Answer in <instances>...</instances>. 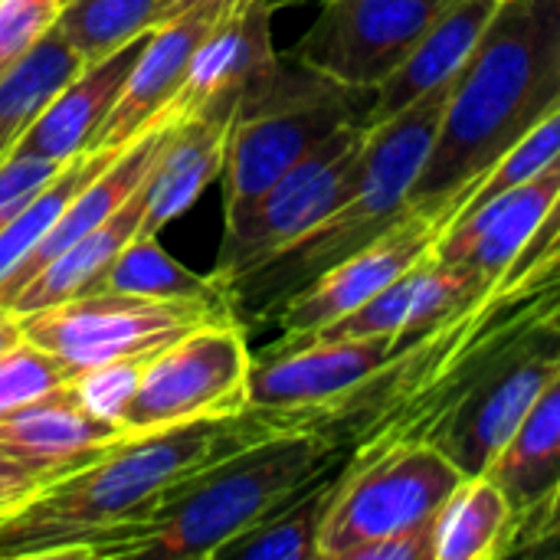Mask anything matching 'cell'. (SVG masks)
I'll return each mask as SVG.
<instances>
[{"label":"cell","instance_id":"14","mask_svg":"<svg viewBox=\"0 0 560 560\" xmlns=\"http://www.w3.org/2000/svg\"><path fill=\"white\" fill-rule=\"evenodd\" d=\"M272 13L262 0H240L223 10L200 36L167 115L233 118L282 62L272 43Z\"/></svg>","mask_w":560,"mask_h":560},{"label":"cell","instance_id":"36","mask_svg":"<svg viewBox=\"0 0 560 560\" xmlns=\"http://www.w3.org/2000/svg\"><path fill=\"white\" fill-rule=\"evenodd\" d=\"M502 558H560V482L538 509L515 522Z\"/></svg>","mask_w":560,"mask_h":560},{"label":"cell","instance_id":"12","mask_svg":"<svg viewBox=\"0 0 560 560\" xmlns=\"http://www.w3.org/2000/svg\"><path fill=\"white\" fill-rule=\"evenodd\" d=\"M450 3L453 0H322V13L285 56L345 89L377 92Z\"/></svg>","mask_w":560,"mask_h":560},{"label":"cell","instance_id":"29","mask_svg":"<svg viewBox=\"0 0 560 560\" xmlns=\"http://www.w3.org/2000/svg\"><path fill=\"white\" fill-rule=\"evenodd\" d=\"M92 292H118V295H148V299H200L230 292L213 276L194 272L190 266L177 262L164 246L161 236L135 233V240L115 256L108 272Z\"/></svg>","mask_w":560,"mask_h":560},{"label":"cell","instance_id":"34","mask_svg":"<svg viewBox=\"0 0 560 560\" xmlns=\"http://www.w3.org/2000/svg\"><path fill=\"white\" fill-rule=\"evenodd\" d=\"M62 0H0V79L56 33Z\"/></svg>","mask_w":560,"mask_h":560},{"label":"cell","instance_id":"2","mask_svg":"<svg viewBox=\"0 0 560 560\" xmlns=\"http://www.w3.org/2000/svg\"><path fill=\"white\" fill-rule=\"evenodd\" d=\"M558 105L560 0H502L453 75L410 207L459 210L469 187Z\"/></svg>","mask_w":560,"mask_h":560},{"label":"cell","instance_id":"10","mask_svg":"<svg viewBox=\"0 0 560 560\" xmlns=\"http://www.w3.org/2000/svg\"><path fill=\"white\" fill-rule=\"evenodd\" d=\"M253 351L243 318L207 322L144 361L138 390L121 417L128 436L233 417L249 407Z\"/></svg>","mask_w":560,"mask_h":560},{"label":"cell","instance_id":"27","mask_svg":"<svg viewBox=\"0 0 560 560\" xmlns=\"http://www.w3.org/2000/svg\"><path fill=\"white\" fill-rule=\"evenodd\" d=\"M341 466H335L325 479H318L285 509L223 545L217 551V560H318V532Z\"/></svg>","mask_w":560,"mask_h":560},{"label":"cell","instance_id":"24","mask_svg":"<svg viewBox=\"0 0 560 560\" xmlns=\"http://www.w3.org/2000/svg\"><path fill=\"white\" fill-rule=\"evenodd\" d=\"M141 220H144V187L118 213H112L92 233H85L82 240L66 246L59 256H52L13 295L10 308L16 315H26V312L49 308V305L66 302V299H75L82 292H92L102 282V276L108 272V266L115 262V256L135 240V233L141 230Z\"/></svg>","mask_w":560,"mask_h":560},{"label":"cell","instance_id":"5","mask_svg":"<svg viewBox=\"0 0 560 560\" xmlns=\"http://www.w3.org/2000/svg\"><path fill=\"white\" fill-rule=\"evenodd\" d=\"M374 92L345 89L282 52L279 69L233 115L223 158V213L256 200L315 144L348 121H368Z\"/></svg>","mask_w":560,"mask_h":560},{"label":"cell","instance_id":"21","mask_svg":"<svg viewBox=\"0 0 560 560\" xmlns=\"http://www.w3.org/2000/svg\"><path fill=\"white\" fill-rule=\"evenodd\" d=\"M141 43L144 39H135L131 46L112 52L108 59L82 66L39 108V115L30 121V128L23 131V138L13 151L46 158V161H59V164L82 154L89 148V141L95 138L98 125L105 121V115L112 112Z\"/></svg>","mask_w":560,"mask_h":560},{"label":"cell","instance_id":"30","mask_svg":"<svg viewBox=\"0 0 560 560\" xmlns=\"http://www.w3.org/2000/svg\"><path fill=\"white\" fill-rule=\"evenodd\" d=\"M125 151V148H121ZM118 151H98L89 148L82 154H75L72 161H66L59 167V174L30 197V203L0 230V282L43 243V236L52 230V223L62 217L66 203L115 158Z\"/></svg>","mask_w":560,"mask_h":560},{"label":"cell","instance_id":"3","mask_svg":"<svg viewBox=\"0 0 560 560\" xmlns=\"http://www.w3.org/2000/svg\"><path fill=\"white\" fill-rule=\"evenodd\" d=\"M351 456L325 433L262 436L190 476L118 560H217V551L256 528Z\"/></svg>","mask_w":560,"mask_h":560},{"label":"cell","instance_id":"35","mask_svg":"<svg viewBox=\"0 0 560 560\" xmlns=\"http://www.w3.org/2000/svg\"><path fill=\"white\" fill-rule=\"evenodd\" d=\"M62 164L33 154H16V151L0 164V230L30 203L36 190H43L59 174Z\"/></svg>","mask_w":560,"mask_h":560},{"label":"cell","instance_id":"18","mask_svg":"<svg viewBox=\"0 0 560 560\" xmlns=\"http://www.w3.org/2000/svg\"><path fill=\"white\" fill-rule=\"evenodd\" d=\"M125 440V430L82 410L66 387L0 413V450L43 472L49 482L102 459Z\"/></svg>","mask_w":560,"mask_h":560},{"label":"cell","instance_id":"9","mask_svg":"<svg viewBox=\"0 0 560 560\" xmlns=\"http://www.w3.org/2000/svg\"><path fill=\"white\" fill-rule=\"evenodd\" d=\"M560 368V345L528 338L466 371L404 436L433 443L463 476H482Z\"/></svg>","mask_w":560,"mask_h":560},{"label":"cell","instance_id":"4","mask_svg":"<svg viewBox=\"0 0 560 560\" xmlns=\"http://www.w3.org/2000/svg\"><path fill=\"white\" fill-rule=\"evenodd\" d=\"M450 85L453 82L427 92L394 118L371 125L348 197L282 256L230 289L236 312L243 308L253 318L289 299L361 246L374 243L410 210V190L436 138Z\"/></svg>","mask_w":560,"mask_h":560},{"label":"cell","instance_id":"1","mask_svg":"<svg viewBox=\"0 0 560 560\" xmlns=\"http://www.w3.org/2000/svg\"><path fill=\"white\" fill-rule=\"evenodd\" d=\"M279 433L266 410L128 436L102 459L43 486L0 522V560H118L158 509L210 463Z\"/></svg>","mask_w":560,"mask_h":560},{"label":"cell","instance_id":"25","mask_svg":"<svg viewBox=\"0 0 560 560\" xmlns=\"http://www.w3.org/2000/svg\"><path fill=\"white\" fill-rule=\"evenodd\" d=\"M515 512L505 492L482 472L466 476L433 522V560L502 558Z\"/></svg>","mask_w":560,"mask_h":560},{"label":"cell","instance_id":"20","mask_svg":"<svg viewBox=\"0 0 560 560\" xmlns=\"http://www.w3.org/2000/svg\"><path fill=\"white\" fill-rule=\"evenodd\" d=\"M502 0H453L417 39L407 59L377 85L368 125L394 118L427 92L453 82V75L472 56L479 36L486 33L489 20L495 16Z\"/></svg>","mask_w":560,"mask_h":560},{"label":"cell","instance_id":"17","mask_svg":"<svg viewBox=\"0 0 560 560\" xmlns=\"http://www.w3.org/2000/svg\"><path fill=\"white\" fill-rule=\"evenodd\" d=\"M492 292V282L443 266L433 253L423 256L413 269H407L400 279H394L387 289H381L371 302L348 312L345 318L295 338H374V335H420L433 328L440 318H446L453 308L472 302L476 295ZM289 338V335H282Z\"/></svg>","mask_w":560,"mask_h":560},{"label":"cell","instance_id":"15","mask_svg":"<svg viewBox=\"0 0 560 560\" xmlns=\"http://www.w3.org/2000/svg\"><path fill=\"white\" fill-rule=\"evenodd\" d=\"M223 10L194 7L180 16L164 20L161 26H154L144 36L118 98H115L112 112L105 115V121L98 125L89 148L121 151V148L135 144L148 128H154L158 121L167 118V108L184 82L190 56H194L200 36L210 30V23Z\"/></svg>","mask_w":560,"mask_h":560},{"label":"cell","instance_id":"13","mask_svg":"<svg viewBox=\"0 0 560 560\" xmlns=\"http://www.w3.org/2000/svg\"><path fill=\"white\" fill-rule=\"evenodd\" d=\"M456 207H410L387 233H381L374 243L361 246L289 299L269 305L266 312L253 315L256 325H276L282 335H312L348 312L371 302L381 289H387L394 279H400L407 269H413L423 256L433 253L436 240L450 226Z\"/></svg>","mask_w":560,"mask_h":560},{"label":"cell","instance_id":"33","mask_svg":"<svg viewBox=\"0 0 560 560\" xmlns=\"http://www.w3.org/2000/svg\"><path fill=\"white\" fill-rule=\"evenodd\" d=\"M141 368L144 361H105V364H92L82 368L69 377L66 390L69 397L89 410L92 417L115 423L121 430V417L138 390L141 381Z\"/></svg>","mask_w":560,"mask_h":560},{"label":"cell","instance_id":"6","mask_svg":"<svg viewBox=\"0 0 560 560\" xmlns=\"http://www.w3.org/2000/svg\"><path fill=\"white\" fill-rule=\"evenodd\" d=\"M466 476L423 440L351 450L318 532V560H354L368 545L430 525Z\"/></svg>","mask_w":560,"mask_h":560},{"label":"cell","instance_id":"37","mask_svg":"<svg viewBox=\"0 0 560 560\" xmlns=\"http://www.w3.org/2000/svg\"><path fill=\"white\" fill-rule=\"evenodd\" d=\"M560 256V194L551 203L548 217L541 220V226L532 233V240L525 243V249L518 253V259L502 272V279L492 285V292H505L518 282H525L528 276H535L538 269H545L548 262H555Z\"/></svg>","mask_w":560,"mask_h":560},{"label":"cell","instance_id":"26","mask_svg":"<svg viewBox=\"0 0 560 560\" xmlns=\"http://www.w3.org/2000/svg\"><path fill=\"white\" fill-rule=\"evenodd\" d=\"M171 0H62L56 33L82 66L144 39L167 20Z\"/></svg>","mask_w":560,"mask_h":560},{"label":"cell","instance_id":"41","mask_svg":"<svg viewBox=\"0 0 560 560\" xmlns=\"http://www.w3.org/2000/svg\"><path fill=\"white\" fill-rule=\"evenodd\" d=\"M20 341H26V335H23V318H20L10 305L0 302V358H3L7 351H13Z\"/></svg>","mask_w":560,"mask_h":560},{"label":"cell","instance_id":"19","mask_svg":"<svg viewBox=\"0 0 560 560\" xmlns=\"http://www.w3.org/2000/svg\"><path fill=\"white\" fill-rule=\"evenodd\" d=\"M174 118L167 115L164 121H158L154 128H148L135 144H128L125 151H118L62 210V217L52 223V230L43 236V243L0 282V302L10 305L13 295L52 259L59 256L66 246H72L75 240H82L85 233H92L98 223H105L112 213H118L148 180L161 148H164V138L171 131Z\"/></svg>","mask_w":560,"mask_h":560},{"label":"cell","instance_id":"31","mask_svg":"<svg viewBox=\"0 0 560 560\" xmlns=\"http://www.w3.org/2000/svg\"><path fill=\"white\" fill-rule=\"evenodd\" d=\"M555 158H560V105L548 115V118H541L515 148H509V151L492 164L489 174H482V177L469 187V194H466V200H463V207L456 210L453 220L472 213L476 207H482V203L492 200L495 194H502V190H509V187L528 180L532 174L545 171ZM453 220H450V223H453Z\"/></svg>","mask_w":560,"mask_h":560},{"label":"cell","instance_id":"32","mask_svg":"<svg viewBox=\"0 0 560 560\" xmlns=\"http://www.w3.org/2000/svg\"><path fill=\"white\" fill-rule=\"evenodd\" d=\"M75 371L56 354L43 351L33 341H20L0 358V413L26 407L39 397H49L69 384Z\"/></svg>","mask_w":560,"mask_h":560},{"label":"cell","instance_id":"8","mask_svg":"<svg viewBox=\"0 0 560 560\" xmlns=\"http://www.w3.org/2000/svg\"><path fill=\"white\" fill-rule=\"evenodd\" d=\"M20 318L26 341L82 371L105 361H148L180 335L207 322L240 318V312L230 292L200 299L82 292Z\"/></svg>","mask_w":560,"mask_h":560},{"label":"cell","instance_id":"28","mask_svg":"<svg viewBox=\"0 0 560 560\" xmlns=\"http://www.w3.org/2000/svg\"><path fill=\"white\" fill-rule=\"evenodd\" d=\"M82 69L59 33L46 36L13 72L0 79V164L13 154L39 108Z\"/></svg>","mask_w":560,"mask_h":560},{"label":"cell","instance_id":"16","mask_svg":"<svg viewBox=\"0 0 560 560\" xmlns=\"http://www.w3.org/2000/svg\"><path fill=\"white\" fill-rule=\"evenodd\" d=\"M560 194V158L528 180L495 194L472 213L453 220L433 246L443 266L472 272L486 282H499L502 272L518 259L532 233L548 217Z\"/></svg>","mask_w":560,"mask_h":560},{"label":"cell","instance_id":"38","mask_svg":"<svg viewBox=\"0 0 560 560\" xmlns=\"http://www.w3.org/2000/svg\"><path fill=\"white\" fill-rule=\"evenodd\" d=\"M43 486H49V479L30 466H23L20 459H13L10 453L0 450V522L7 515H13L20 505H26Z\"/></svg>","mask_w":560,"mask_h":560},{"label":"cell","instance_id":"23","mask_svg":"<svg viewBox=\"0 0 560 560\" xmlns=\"http://www.w3.org/2000/svg\"><path fill=\"white\" fill-rule=\"evenodd\" d=\"M486 476L512 502L515 522L538 509L560 482V368L528 407L525 420Z\"/></svg>","mask_w":560,"mask_h":560},{"label":"cell","instance_id":"43","mask_svg":"<svg viewBox=\"0 0 560 560\" xmlns=\"http://www.w3.org/2000/svg\"><path fill=\"white\" fill-rule=\"evenodd\" d=\"M269 10H282V7H295V3H305V0H262Z\"/></svg>","mask_w":560,"mask_h":560},{"label":"cell","instance_id":"22","mask_svg":"<svg viewBox=\"0 0 560 560\" xmlns=\"http://www.w3.org/2000/svg\"><path fill=\"white\" fill-rule=\"evenodd\" d=\"M230 121L233 118L213 115L174 118L164 148L144 180V220L138 233L161 236L200 200L207 184L223 174Z\"/></svg>","mask_w":560,"mask_h":560},{"label":"cell","instance_id":"7","mask_svg":"<svg viewBox=\"0 0 560 560\" xmlns=\"http://www.w3.org/2000/svg\"><path fill=\"white\" fill-rule=\"evenodd\" d=\"M368 131V121L341 125L256 200L223 213V240L210 276L223 289H233L322 223L348 197Z\"/></svg>","mask_w":560,"mask_h":560},{"label":"cell","instance_id":"11","mask_svg":"<svg viewBox=\"0 0 560 560\" xmlns=\"http://www.w3.org/2000/svg\"><path fill=\"white\" fill-rule=\"evenodd\" d=\"M413 338L417 335L279 338L253 354L249 407L266 410L279 433H325L335 410L384 371Z\"/></svg>","mask_w":560,"mask_h":560},{"label":"cell","instance_id":"39","mask_svg":"<svg viewBox=\"0 0 560 560\" xmlns=\"http://www.w3.org/2000/svg\"><path fill=\"white\" fill-rule=\"evenodd\" d=\"M433 522L368 545L354 560H433Z\"/></svg>","mask_w":560,"mask_h":560},{"label":"cell","instance_id":"42","mask_svg":"<svg viewBox=\"0 0 560 560\" xmlns=\"http://www.w3.org/2000/svg\"><path fill=\"white\" fill-rule=\"evenodd\" d=\"M233 3H240V0H171V7H167V20H171V16H180V13H187V10H194V7L230 10Z\"/></svg>","mask_w":560,"mask_h":560},{"label":"cell","instance_id":"40","mask_svg":"<svg viewBox=\"0 0 560 560\" xmlns=\"http://www.w3.org/2000/svg\"><path fill=\"white\" fill-rule=\"evenodd\" d=\"M518 285H532L538 292V302H541V312H545V328H548V335H555L560 341V256L555 262H548L545 269H538L535 276H528L525 282H518Z\"/></svg>","mask_w":560,"mask_h":560}]
</instances>
